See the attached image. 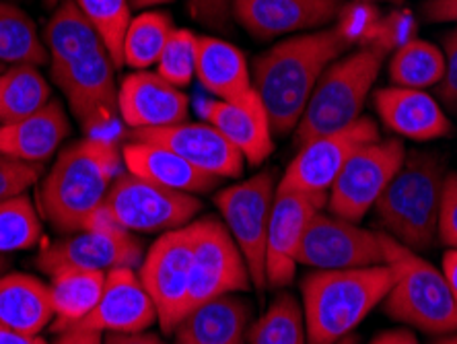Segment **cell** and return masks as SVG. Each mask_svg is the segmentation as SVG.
I'll use <instances>...</instances> for the list:
<instances>
[{"instance_id": "obj_1", "label": "cell", "mask_w": 457, "mask_h": 344, "mask_svg": "<svg viewBox=\"0 0 457 344\" xmlns=\"http://www.w3.org/2000/svg\"><path fill=\"white\" fill-rule=\"evenodd\" d=\"M351 48L353 44L330 27L288 38L255 58L253 89L266 107L274 132L288 134L297 128L321 74Z\"/></svg>"}, {"instance_id": "obj_2", "label": "cell", "mask_w": 457, "mask_h": 344, "mask_svg": "<svg viewBox=\"0 0 457 344\" xmlns=\"http://www.w3.org/2000/svg\"><path fill=\"white\" fill-rule=\"evenodd\" d=\"M122 167V148L113 140L87 137L66 147L39 186L46 219L62 233L96 227L105 217L107 192Z\"/></svg>"}, {"instance_id": "obj_3", "label": "cell", "mask_w": 457, "mask_h": 344, "mask_svg": "<svg viewBox=\"0 0 457 344\" xmlns=\"http://www.w3.org/2000/svg\"><path fill=\"white\" fill-rule=\"evenodd\" d=\"M394 282L389 264L309 273L301 282L307 344H336L353 334Z\"/></svg>"}, {"instance_id": "obj_4", "label": "cell", "mask_w": 457, "mask_h": 344, "mask_svg": "<svg viewBox=\"0 0 457 344\" xmlns=\"http://www.w3.org/2000/svg\"><path fill=\"white\" fill-rule=\"evenodd\" d=\"M445 164L439 155L410 153L375 202V219L389 238L412 252L431 248L436 238Z\"/></svg>"}, {"instance_id": "obj_5", "label": "cell", "mask_w": 457, "mask_h": 344, "mask_svg": "<svg viewBox=\"0 0 457 344\" xmlns=\"http://www.w3.org/2000/svg\"><path fill=\"white\" fill-rule=\"evenodd\" d=\"M381 239L387 256L386 264L395 273L394 287L383 299V312L427 334L457 332V299L445 274L387 233L381 231Z\"/></svg>"}, {"instance_id": "obj_6", "label": "cell", "mask_w": 457, "mask_h": 344, "mask_svg": "<svg viewBox=\"0 0 457 344\" xmlns=\"http://www.w3.org/2000/svg\"><path fill=\"white\" fill-rule=\"evenodd\" d=\"M387 56L389 54L378 46H362L361 50L345 54V58L328 66L295 128L297 148L312 138L338 132L361 118Z\"/></svg>"}, {"instance_id": "obj_7", "label": "cell", "mask_w": 457, "mask_h": 344, "mask_svg": "<svg viewBox=\"0 0 457 344\" xmlns=\"http://www.w3.org/2000/svg\"><path fill=\"white\" fill-rule=\"evenodd\" d=\"M274 194H277V178L272 170H266L225 188L214 197V205L244 256L253 289L258 293H264L268 289L266 241Z\"/></svg>"}, {"instance_id": "obj_8", "label": "cell", "mask_w": 457, "mask_h": 344, "mask_svg": "<svg viewBox=\"0 0 457 344\" xmlns=\"http://www.w3.org/2000/svg\"><path fill=\"white\" fill-rule=\"evenodd\" d=\"M200 200L192 194L151 184L134 173H120L107 192L104 213L132 233L173 231L190 225L200 211Z\"/></svg>"}, {"instance_id": "obj_9", "label": "cell", "mask_w": 457, "mask_h": 344, "mask_svg": "<svg viewBox=\"0 0 457 344\" xmlns=\"http://www.w3.org/2000/svg\"><path fill=\"white\" fill-rule=\"evenodd\" d=\"M190 235L192 285L187 314L217 297L250 291L253 287L250 271L225 222L214 217L192 221Z\"/></svg>"}, {"instance_id": "obj_10", "label": "cell", "mask_w": 457, "mask_h": 344, "mask_svg": "<svg viewBox=\"0 0 457 344\" xmlns=\"http://www.w3.org/2000/svg\"><path fill=\"white\" fill-rule=\"evenodd\" d=\"M140 281L157 307L163 334H173L187 314L192 285L190 225L161 235L145 254L138 271Z\"/></svg>"}, {"instance_id": "obj_11", "label": "cell", "mask_w": 457, "mask_h": 344, "mask_svg": "<svg viewBox=\"0 0 457 344\" xmlns=\"http://www.w3.org/2000/svg\"><path fill=\"white\" fill-rule=\"evenodd\" d=\"M406 161L402 140H375L359 148L328 194V211L346 221H361L375 206Z\"/></svg>"}, {"instance_id": "obj_12", "label": "cell", "mask_w": 457, "mask_h": 344, "mask_svg": "<svg viewBox=\"0 0 457 344\" xmlns=\"http://www.w3.org/2000/svg\"><path fill=\"white\" fill-rule=\"evenodd\" d=\"M381 231H367L353 221L320 211L309 222L297 252V264L313 271H351L386 264Z\"/></svg>"}, {"instance_id": "obj_13", "label": "cell", "mask_w": 457, "mask_h": 344, "mask_svg": "<svg viewBox=\"0 0 457 344\" xmlns=\"http://www.w3.org/2000/svg\"><path fill=\"white\" fill-rule=\"evenodd\" d=\"M379 140V128L371 118L361 116L351 126L338 132L312 138L299 147L278 184L305 192L309 197L328 198L342 167L353 155L369 143Z\"/></svg>"}, {"instance_id": "obj_14", "label": "cell", "mask_w": 457, "mask_h": 344, "mask_svg": "<svg viewBox=\"0 0 457 344\" xmlns=\"http://www.w3.org/2000/svg\"><path fill=\"white\" fill-rule=\"evenodd\" d=\"M145 258V248L132 231H126L107 217L96 227L72 233L37 256V268L52 274L60 268L112 273L116 268H137Z\"/></svg>"}, {"instance_id": "obj_15", "label": "cell", "mask_w": 457, "mask_h": 344, "mask_svg": "<svg viewBox=\"0 0 457 344\" xmlns=\"http://www.w3.org/2000/svg\"><path fill=\"white\" fill-rule=\"evenodd\" d=\"M50 74L85 132H97L116 120L120 113L116 66L105 48L87 54Z\"/></svg>"}, {"instance_id": "obj_16", "label": "cell", "mask_w": 457, "mask_h": 344, "mask_svg": "<svg viewBox=\"0 0 457 344\" xmlns=\"http://www.w3.org/2000/svg\"><path fill=\"white\" fill-rule=\"evenodd\" d=\"M328 206V198L309 197L278 184L274 194L266 241V282L270 289H285L297 271V252L309 222Z\"/></svg>"}, {"instance_id": "obj_17", "label": "cell", "mask_w": 457, "mask_h": 344, "mask_svg": "<svg viewBox=\"0 0 457 344\" xmlns=\"http://www.w3.org/2000/svg\"><path fill=\"white\" fill-rule=\"evenodd\" d=\"M128 140H143V143L170 148L196 170L219 180L239 178L245 165L244 155L208 122H184L154 128V130H132Z\"/></svg>"}, {"instance_id": "obj_18", "label": "cell", "mask_w": 457, "mask_h": 344, "mask_svg": "<svg viewBox=\"0 0 457 344\" xmlns=\"http://www.w3.org/2000/svg\"><path fill=\"white\" fill-rule=\"evenodd\" d=\"M118 107L132 130H154L187 122L190 99L184 89L167 83L157 72L137 71L120 85Z\"/></svg>"}, {"instance_id": "obj_19", "label": "cell", "mask_w": 457, "mask_h": 344, "mask_svg": "<svg viewBox=\"0 0 457 344\" xmlns=\"http://www.w3.org/2000/svg\"><path fill=\"white\" fill-rule=\"evenodd\" d=\"M157 307L134 268H116L105 274L97 306L75 328L96 332H145L157 322Z\"/></svg>"}, {"instance_id": "obj_20", "label": "cell", "mask_w": 457, "mask_h": 344, "mask_svg": "<svg viewBox=\"0 0 457 344\" xmlns=\"http://www.w3.org/2000/svg\"><path fill=\"white\" fill-rule=\"evenodd\" d=\"M340 0H233V15L255 39L315 29L332 23Z\"/></svg>"}, {"instance_id": "obj_21", "label": "cell", "mask_w": 457, "mask_h": 344, "mask_svg": "<svg viewBox=\"0 0 457 344\" xmlns=\"http://www.w3.org/2000/svg\"><path fill=\"white\" fill-rule=\"evenodd\" d=\"M373 104L381 122L402 138L427 143V140L449 137L453 130L452 120L447 118L443 105L422 89L386 87L375 91Z\"/></svg>"}, {"instance_id": "obj_22", "label": "cell", "mask_w": 457, "mask_h": 344, "mask_svg": "<svg viewBox=\"0 0 457 344\" xmlns=\"http://www.w3.org/2000/svg\"><path fill=\"white\" fill-rule=\"evenodd\" d=\"M208 124H212L237 151L245 164L260 165L270 157L274 140L272 124L258 91L239 101L214 99L203 110Z\"/></svg>"}, {"instance_id": "obj_23", "label": "cell", "mask_w": 457, "mask_h": 344, "mask_svg": "<svg viewBox=\"0 0 457 344\" xmlns=\"http://www.w3.org/2000/svg\"><path fill=\"white\" fill-rule=\"evenodd\" d=\"M71 134V122L60 101L52 99L42 110L12 124H0V155L44 165Z\"/></svg>"}, {"instance_id": "obj_24", "label": "cell", "mask_w": 457, "mask_h": 344, "mask_svg": "<svg viewBox=\"0 0 457 344\" xmlns=\"http://www.w3.org/2000/svg\"><path fill=\"white\" fill-rule=\"evenodd\" d=\"M250 326V303L223 295L194 307L173 332V344H245Z\"/></svg>"}, {"instance_id": "obj_25", "label": "cell", "mask_w": 457, "mask_h": 344, "mask_svg": "<svg viewBox=\"0 0 457 344\" xmlns=\"http://www.w3.org/2000/svg\"><path fill=\"white\" fill-rule=\"evenodd\" d=\"M122 161L128 173L138 175L161 188L192 194V197L212 190L219 184V178L196 170L178 153L159 145L143 143V140H128L122 147Z\"/></svg>"}, {"instance_id": "obj_26", "label": "cell", "mask_w": 457, "mask_h": 344, "mask_svg": "<svg viewBox=\"0 0 457 344\" xmlns=\"http://www.w3.org/2000/svg\"><path fill=\"white\" fill-rule=\"evenodd\" d=\"M196 79L208 93L223 101L245 99L255 91L245 54L212 36H198Z\"/></svg>"}, {"instance_id": "obj_27", "label": "cell", "mask_w": 457, "mask_h": 344, "mask_svg": "<svg viewBox=\"0 0 457 344\" xmlns=\"http://www.w3.org/2000/svg\"><path fill=\"white\" fill-rule=\"evenodd\" d=\"M54 320L50 287L23 273L0 274V323L17 332L39 336Z\"/></svg>"}, {"instance_id": "obj_28", "label": "cell", "mask_w": 457, "mask_h": 344, "mask_svg": "<svg viewBox=\"0 0 457 344\" xmlns=\"http://www.w3.org/2000/svg\"><path fill=\"white\" fill-rule=\"evenodd\" d=\"M54 332L75 328L96 309L105 287V273L60 268L50 274Z\"/></svg>"}, {"instance_id": "obj_29", "label": "cell", "mask_w": 457, "mask_h": 344, "mask_svg": "<svg viewBox=\"0 0 457 344\" xmlns=\"http://www.w3.org/2000/svg\"><path fill=\"white\" fill-rule=\"evenodd\" d=\"M44 44L50 58V72L64 69L87 54L104 48L96 27L89 23V19L72 0H64L54 11L44 31Z\"/></svg>"}, {"instance_id": "obj_30", "label": "cell", "mask_w": 457, "mask_h": 344, "mask_svg": "<svg viewBox=\"0 0 457 344\" xmlns=\"http://www.w3.org/2000/svg\"><path fill=\"white\" fill-rule=\"evenodd\" d=\"M52 101L48 80L33 64L0 71V124H12L36 113Z\"/></svg>"}, {"instance_id": "obj_31", "label": "cell", "mask_w": 457, "mask_h": 344, "mask_svg": "<svg viewBox=\"0 0 457 344\" xmlns=\"http://www.w3.org/2000/svg\"><path fill=\"white\" fill-rule=\"evenodd\" d=\"M48 50L25 11L0 3V64H46Z\"/></svg>"}, {"instance_id": "obj_32", "label": "cell", "mask_w": 457, "mask_h": 344, "mask_svg": "<svg viewBox=\"0 0 457 344\" xmlns=\"http://www.w3.org/2000/svg\"><path fill=\"white\" fill-rule=\"evenodd\" d=\"M443 72H445L443 50L419 38L395 48L389 58V79L395 87L427 89L441 83Z\"/></svg>"}, {"instance_id": "obj_33", "label": "cell", "mask_w": 457, "mask_h": 344, "mask_svg": "<svg viewBox=\"0 0 457 344\" xmlns=\"http://www.w3.org/2000/svg\"><path fill=\"white\" fill-rule=\"evenodd\" d=\"M171 17L161 11H145L132 19L124 38V64L137 71H146L157 64L167 39L173 33Z\"/></svg>"}, {"instance_id": "obj_34", "label": "cell", "mask_w": 457, "mask_h": 344, "mask_svg": "<svg viewBox=\"0 0 457 344\" xmlns=\"http://www.w3.org/2000/svg\"><path fill=\"white\" fill-rule=\"evenodd\" d=\"M250 344H307L303 307L291 293H280L250 326Z\"/></svg>"}, {"instance_id": "obj_35", "label": "cell", "mask_w": 457, "mask_h": 344, "mask_svg": "<svg viewBox=\"0 0 457 344\" xmlns=\"http://www.w3.org/2000/svg\"><path fill=\"white\" fill-rule=\"evenodd\" d=\"M102 38L105 52L116 69L124 66V38L130 27V4L128 0H72Z\"/></svg>"}, {"instance_id": "obj_36", "label": "cell", "mask_w": 457, "mask_h": 344, "mask_svg": "<svg viewBox=\"0 0 457 344\" xmlns=\"http://www.w3.org/2000/svg\"><path fill=\"white\" fill-rule=\"evenodd\" d=\"M39 239L42 219L25 194L0 202V256L31 249Z\"/></svg>"}, {"instance_id": "obj_37", "label": "cell", "mask_w": 457, "mask_h": 344, "mask_svg": "<svg viewBox=\"0 0 457 344\" xmlns=\"http://www.w3.org/2000/svg\"><path fill=\"white\" fill-rule=\"evenodd\" d=\"M196 46L198 36H194L190 29H173L157 60L159 77L179 89L190 85L196 74Z\"/></svg>"}, {"instance_id": "obj_38", "label": "cell", "mask_w": 457, "mask_h": 344, "mask_svg": "<svg viewBox=\"0 0 457 344\" xmlns=\"http://www.w3.org/2000/svg\"><path fill=\"white\" fill-rule=\"evenodd\" d=\"M336 19H338L336 29H338L351 44L362 46H369L373 42L375 33H378V27L381 23L379 11L375 9L373 4L361 3V0L348 6H342Z\"/></svg>"}, {"instance_id": "obj_39", "label": "cell", "mask_w": 457, "mask_h": 344, "mask_svg": "<svg viewBox=\"0 0 457 344\" xmlns=\"http://www.w3.org/2000/svg\"><path fill=\"white\" fill-rule=\"evenodd\" d=\"M42 173L44 165L23 164V161L0 155V202L21 197L25 190L36 186Z\"/></svg>"}, {"instance_id": "obj_40", "label": "cell", "mask_w": 457, "mask_h": 344, "mask_svg": "<svg viewBox=\"0 0 457 344\" xmlns=\"http://www.w3.org/2000/svg\"><path fill=\"white\" fill-rule=\"evenodd\" d=\"M416 36V19L412 13L408 11H395L386 19H381L378 27V33H375L373 42L369 46H378V48L386 50L387 54L404 46L410 39Z\"/></svg>"}, {"instance_id": "obj_41", "label": "cell", "mask_w": 457, "mask_h": 344, "mask_svg": "<svg viewBox=\"0 0 457 344\" xmlns=\"http://www.w3.org/2000/svg\"><path fill=\"white\" fill-rule=\"evenodd\" d=\"M436 235L452 249H457V173H447L443 184Z\"/></svg>"}, {"instance_id": "obj_42", "label": "cell", "mask_w": 457, "mask_h": 344, "mask_svg": "<svg viewBox=\"0 0 457 344\" xmlns=\"http://www.w3.org/2000/svg\"><path fill=\"white\" fill-rule=\"evenodd\" d=\"M443 56H445V72H443L436 91H439L443 105L457 113V27L445 36Z\"/></svg>"}, {"instance_id": "obj_43", "label": "cell", "mask_w": 457, "mask_h": 344, "mask_svg": "<svg viewBox=\"0 0 457 344\" xmlns=\"http://www.w3.org/2000/svg\"><path fill=\"white\" fill-rule=\"evenodd\" d=\"M233 11V0H190V13L196 21L223 29Z\"/></svg>"}, {"instance_id": "obj_44", "label": "cell", "mask_w": 457, "mask_h": 344, "mask_svg": "<svg viewBox=\"0 0 457 344\" xmlns=\"http://www.w3.org/2000/svg\"><path fill=\"white\" fill-rule=\"evenodd\" d=\"M425 17L433 23H457V0H428Z\"/></svg>"}, {"instance_id": "obj_45", "label": "cell", "mask_w": 457, "mask_h": 344, "mask_svg": "<svg viewBox=\"0 0 457 344\" xmlns=\"http://www.w3.org/2000/svg\"><path fill=\"white\" fill-rule=\"evenodd\" d=\"M104 336L96 330H85V328H69L64 332H60L58 340L54 344H102Z\"/></svg>"}, {"instance_id": "obj_46", "label": "cell", "mask_w": 457, "mask_h": 344, "mask_svg": "<svg viewBox=\"0 0 457 344\" xmlns=\"http://www.w3.org/2000/svg\"><path fill=\"white\" fill-rule=\"evenodd\" d=\"M102 344H165L161 336L151 332H110Z\"/></svg>"}, {"instance_id": "obj_47", "label": "cell", "mask_w": 457, "mask_h": 344, "mask_svg": "<svg viewBox=\"0 0 457 344\" xmlns=\"http://www.w3.org/2000/svg\"><path fill=\"white\" fill-rule=\"evenodd\" d=\"M0 344H48L42 336H29L0 323Z\"/></svg>"}, {"instance_id": "obj_48", "label": "cell", "mask_w": 457, "mask_h": 344, "mask_svg": "<svg viewBox=\"0 0 457 344\" xmlns=\"http://www.w3.org/2000/svg\"><path fill=\"white\" fill-rule=\"evenodd\" d=\"M443 274H445L449 289H452V293L457 299V249H449L445 258H443Z\"/></svg>"}, {"instance_id": "obj_49", "label": "cell", "mask_w": 457, "mask_h": 344, "mask_svg": "<svg viewBox=\"0 0 457 344\" xmlns=\"http://www.w3.org/2000/svg\"><path fill=\"white\" fill-rule=\"evenodd\" d=\"M371 344H400V330H387V332H381L375 336Z\"/></svg>"}, {"instance_id": "obj_50", "label": "cell", "mask_w": 457, "mask_h": 344, "mask_svg": "<svg viewBox=\"0 0 457 344\" xmlns=\"http://www.w3.org/2000/svg\"><path fill=\"white\" fill-rule=\"evenodd\" d=\"M167 3H173V0H132V6L134 9H151V6H159Z\"/></svg>"}, {"instance_id": "obj_51", "label": "cell", "mask_w": 457, "mask_h": 344, "mask_svg": "<svg viewBox=\"0 0 457 344\" xmlns=\"http://www.w3.org/2000/svg\"><path fill=\"white\" fill-rule=\"evenodd\" d=\"M400 344H420V342L412 332H410V330L400 328Z\"/></svg>"}, {"instance_id": "obj_52", "label": "cell", "mask_w": 457, "mask_h": 344, "mask_svg": "<svg viewBox=\"0 0 457 344\" xmlns=\"http://www.w3.org/2000/svg\"><path fill=\"white\" fill-rule=\"evenodd\" d=\"M435 344H457V332L441 336V339H436V340H435Z\"/></svg>"}, {"instance_id": "obj_53", "label": "cell", "mask_w": 457, "mask_h": 344, "mask_svg": "<svg viewBox=\"0 0 457 344\" xmlns=\"http://www.w3.org/2000/svg\"><path fill=\"white\" fill-rule=\"evenodd\" d=\"M361 340H359V336H356L354 332L353 334H348V336H345V339H342L340 342H336V344H359Z\"/></svg>"}, {"instance_id": "obj_54", "label": "cell", "mask_w": 457, "mask_h": 344, "mask_svg": "<svg viewBox=\"0 0 457 344\" xmlns=\"http://www.w3.org/2000/svg\"><path fill=\"white\" fill-rule=\"evenodd\" d=\"M60 0H44V4L48 6V9H54V6H58Z\"/></svg>"}, {"instance_id": "obj_55", "label": "cell", "mask_w": 457, "mask_h": 344, "mask_svg": "<svg viewBox=\"0 0 457 344\" xmlns=\"http://www.w3.org/2000/svg\"><path fill=\"white\" fill-rule=\"evenodd\" d=\"M4 268H6V258H4V256H0V273H3Z\"/></svg>"}, {"instance_id": "obj_56", "label": "cell", "mask_w": 457, "mask_h": 344, "mask_svg": "<svg viewBox=\"0 0 457 344\" xmlns=\"http://www.w3.org/2000/svg\"><path fill=\"white\" fill-rule=\"evenodd\" d=\"M361 3H375V0H361ZM389 3H402V0H389Z\"/></svg>"}, {"instance_id": "obj_57", "label": "cell", "mask_w": 457, "mask_h": 344, "mask_svg": "<svg viewBox=\"0 0 457 344\" xmlns=\"http://www.w3.org/2000/svg\"><path fill=\"white\" fill-rule=\"evenodd\" d=\"M0 71H3V69H0Z\"/></svg>"}]
</instances>
